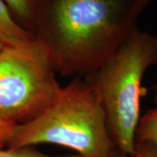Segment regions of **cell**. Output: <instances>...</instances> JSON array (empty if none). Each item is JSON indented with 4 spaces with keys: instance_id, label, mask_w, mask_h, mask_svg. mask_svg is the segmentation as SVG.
Wrapping results in <instances>:
<instances>
[{
    "instance_id": "12",
    "label": "cell",
    "mask_w": 157,
    "mask_h": 157,
    "mask_svg": "<svg viewBox=\"0 0 157 157\" xmlns=\"http://www.w3.org/2000/svg\"><path fill=\"white\" fill-rule=\"evenodd\" d=\"M3 46H4V45H3V44H2V42L0 41V49H1V48H2Z\"/></svg>"
},
{
    "instance_id": "1",
    "label": "cell",
    "mask_w": 157,
    "mask_h": 157,
    "mask_svg": "<svg viewBox=\"0 0 157 157\" xmlns=\"http://www.w3.org/2000/svg\"><path fill=\"white\" fill-rule=\"evenodd\" d=\"M150 1L40 0L33 37L57 73L87 76L119 49Z\"/></svg>"
},
{
    "instance_id": "10",
    "label": "cell",
    "mask_w": 157,
    "mask_h": 157,
    "mask_svg": "<svg viewBox=\"0 0 157 157\" xmlns=\"http://www.w3.org/2000/svg\"><path fill=\"white\" fill-rule=\"evenodd\" d=\"M15 126V124L0 120V148L6 147L7 142L11 138Z\"/></svg>"
},
{
    "instance_id": "9",
    "label": "cell",
    "mask_w": 157,
    "mask_h": 157,
    "mask_svg": "<svg viewBox=\"0 0 157 157\" xmlns=\"http://www.w3.org/2000/svg\"><path fill=\"white\" fill-rule=\"evenodd\" d=\"M131 157H157V143L151 141H135Z\"/></svg>"
},
{
    "instance_id": "6",
    "label": "cell",
    "mask_w": 157,
    "mask_h": 157,
    "mask_svg": "<svg viewBox=\"0 0 157 157\" xmlns=\"http://www.w3.org/2000/svg\"><path fill=\"white\" fill-rule=\"evenodd\" d=\"M14 20L33 36L36 14L40 0H2ZM34 38V37H33Z\"/></svg>"
},
{
    "instance_id": "5",
    "label": "cell",
    "mask_w": 157,
    "mask_h": 157,
    "mask_svg": "<svg viewBox=\"0 0 157 157\" xmlns=\"http://www.w3.org/2000/svg\"><path fill=\"white\" fill-rule=\"evenodd\" d=\"M34 39L11 15L5 3L0 0V41L6 46H20Z\"/></svg>"
},
{
    "instance_id": "4",
    "label": "cell",
    "mask_w": 157,
    "mask_h": 157,
    "mask_svg": "<svg viewBox=\"0 0 157 157\" xmlns=\"http://www.w3.org/2000/svg\"><path fill=\"white\" fill-rule=\"evenodd\" d=\"M47 49L33 39L0 49V120L19 125L38 117L62 87Z\"/></svg>"
},
{
    "instance_id": "2",
    "label": "cell",
    "mask_w": 157,
    "mask_h": 157,
    "mask_svg": "<svg viewBox=\"0 0 157 157\" xmlns=\"http://www.w3.org/2000/svg\"><path fill=\"white\" fill-rule=\"evenodd\" d=\"M43 143L67 147L81 157L116 156L104 108L87 78L77 77L38 117L16 125L6 147Z\"/></svg>"
},
{
    "instance_id": "13",
    "label": "cell",
    "mask_w": 157,
    "mask_h": 157,
    "mask_svg": "<svg viewBox=\"0 0 157 157\" xmlns=\"http://www.w3.org/2000/svg\"><path fill=\"white\" fill-rule=\"evenodd\" d=\"M154 87H157V84H156V85H155V86H153V88H154Z\"/></svg>"
},
{
    "instance_id": "11",
    "label": "cell",
    "mask_w": 157,
    "mask_h": 157,
    "mask_svg": "<svg viewBox=\"0 0 157 157\" xmlns=\"http://www.w3.org/2000/svg\"><path fill=\"white\" fill-rule=\"evenodd\" d=\"M115 157H131V155H124V154H121V153H118L117 155H116V156Z\"/></svg>"
},
{
    "instance_id": "3",
    "label": "cell",
    "mask_w": 157,
    "mask_h": 157,
    "mask_svg": "<svg viewBox=\"0 0 157 157\" xmlns=\"http://www.w3.org/2000/svg\"><path fill=\"white\" fill-rule=\"evenodd\" d=\"M157 66V36L135 27L101 67L86 76L99 95L118 151L131 155L140 118L142 81Z\"/></svg>"
},
{
    "instance_id": "7",
    "label": "cell",
    "mask_w": 157,
    "mask_h": 157,
    "mask_svg": "<svg viewBox=\"0 0 157 157\" xmlns=\"http://www.w3.org/2000/svg\"><path fill=\"white\" fill-rule=\"evenodd\" d=\"M155 107L140 115L135 130V141H151L157 143V87H154Z\"/></svg>"
},
{
    "instance_id": "8",
    "label": "cell",
    "mask_w": 157,
    "mask_h": 157,
    "mask_svg": "<svg viewBox=\"0 0 157 157\" xmlns=\"http://www.w3.org/2000/svg\"><path fill=\"white\" fill-rule=\"evenodd\" d=\"M0 157H81L78 155H50L33 148L32 147L19 148H0Z\"/></svg>"
}]
</instances>
